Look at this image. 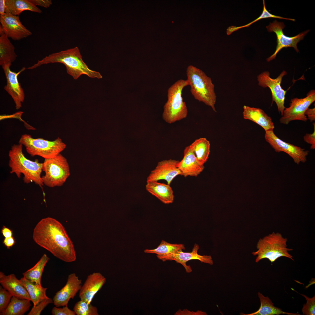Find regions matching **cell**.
I'll use <instances>...</instances> for the list:
<instances>
[{
  "instance_id": "obj_1",
  "label": "cell",
  "mask_w": 315,
  "mask_h": 315,
  "mask_svg": "<svg viewBox=\"0 0 315 315\" xmlns=\"http://www.w3.org/2000/svg\"><path fill=\"white\" fill-rule=\"evenodd\" d=\"M33 238L37 244L62 260L69 262L76 260L73 243L63 225L55 219H41L34 228Z\"/></svg>"
},
{
  "instance_id": "obj_2",
  "label": "cell",
  "mask_w": 315,
  "mask_h": 315,
  "mask_svg": "<svg viewBox=\"0 0 315 315\" xmlns=\"http://www.w3.org/2000/svg\"><path fill=\"white\" fill-rule=\"evenodd\" d=\"M55 63L64 64L67 73L75 80L84 74L92 78L100 79L102 77L99 72L88 67L83 61L79 49L77 47L49 55L38 60L36 63L27 69H34L43 64Z\"/></svg>"
},
{
  "instance_id": "obj_3",
  "label": "cell",
  "mask_w": 315,
  "mask_h": 315,
  "mask_svg": "<svg viewBox=\"0 0 315 315\" xmlns=\"http://www.w3.org/2000/svg\"><path fill=\"white\" fill-rule=\"evenodd\" d=\"M23 145L19 144L12 146L8 153V165L11 174L15 173L18 178L24 175V182L27 184L34 182L42 187L43 183L41 176L43 163L36 160L32 161L27 159L23 152Z\"/></svg>"
},
{
  "instance_id": "obj_4",
  "label": "cell",
  "mask_w": 315,
  "mask_h": 315,
  "mask_svg": "<svg viewBox=\"0 0 315 315\" xmlns=\"http://www.w3.org/2000/svg\"><path fill=\"white\" fill-rule=\"evenodd\" d=\"M186 73L190 91L194 98L211 107L216 112L215 105L216 96L211 78L201 70L192 65L187 67Z\"/></svg>"
},
{
  "instance_id": "obj_5",
  "label": "cell",
  "mask_w": 315,
  "mask_h": 315,
  "mask_svg": "<svg viewBox=\"0 0 315 315\" xmlns=\"http://www.w3.org/2000/svg\"><path fill=\"white\" fill-rule=\"evenodd\" d=\"M287 239L284 238L281 233L274 232L260 239L256 245L258 250L252 253L253 256H257L256 262L267 258L272 263L281 257L294 260L293 257L288 252L293 250L287 247Z\"/></svg>"
},
{
  "instance_id": "obj_6",
  "label": "cell",
  "mask_w": 315,
  "mask_h": 315,
  "mask_svg": "<svg viewBox=\"0 0 315 315\" xmlns=\"http://www.w3.org/2000/svg\"><path fill=\"white\" fill-rule=\"evenodd\" d=\"M189 85L187 80L180 79L172 85L167 90V101L164 106L163 119L169 124L174 123L186 118L188 111L183 101L182 91Z\"/></svg>"
},
{
  "instance_id": "obj_7",
  "label": "cell",
  "mask_w": 315,
  "mask_h": 315,
  "mask_svg": "<svg viewBox=\"0 0 315 315\" xmlns=\"http://www.w3.org/2000/svg\"><path fill=\"white\" fill-rule=\"evenodd\" d=\"M19 144L25 147L27 152L31 156H38L44 159L56 156L66 146L59 137L53 141H49L41 138L34 139L27 134L22 136Z\"/></svg>"
},
{
  "instance_id": "obj_8",
  "label": "cell",
  "mask_w": 315,
  "mask_h": 315,
  "mask_svg": "<svg viewBox=\"0 0 315 315\" xmlns=\"http://www.w3.org/2000/svg\"><path fill=\"white\" fill-rule=\"evenodd\" d=\"M42 171L45 174L41 177L43 184L50 188L62 186L70 175L67 160L60 153L45 159Z\"/></svg>"
},
{
  "instance_id": "obj_9",
  "label": "cell",
  "mask_w": 315,
  "mask_h": 315,
  "mask_svg": "<svg viewBox=\"0 0 315 315\" xmlns=\"http://www.w3.org/2000/svg\"><path fill=\"white\" fill-rule=\"evenodd\" d=\"M315 100V91L311 90L303 98H295L290 100V106L285 108L283 116L279 120L281 123L288 124L294 120L306 122L307 120L305 113L309 106Z\"/></svg>"
},
{
  "instance_id": "obj_10",
  "label": "cell",
  "mask_w": 315,
  "mask_h": 315,
  "mask_svg": "<svg viewBox=\"0 0 315 315\" xmlns=\"http://www.w3.org/2000/svg\"><path fill=\"white\" fill-rule=\"evenodd\" d=\"M287 72L283 71L276 78H272L270 77L268 71H265L257 76V80L259 86L263 88H269L270 90L272 97V102L276 103L279 113L283 116V111L285 108L284 106L285 96L286 91L283 89L281 86L283 77L286 75Z\"/></svg>"
},
{
  "instance_id": "obj_11",
  "label": "cell",
  "mask_w": 315,
  "mask_h": 315,
  "mask_svg": "<svg viewBox=\"0 0 315 315\" xmlns=\"http://www.w3.org/2000/svg\"><path fill=\"white\" fill-rule=\"evenodd\" d=\"M285 27L283 22H278L276 20L270 23V24L266 27L268 32H274L276 34L277 43L275 52L267 59L268 62L275 59L278 53L284 48L292 47L297 52H298L299 51L297 47V44L304 39L305 36L310 31L308 30L294 36L289 37L285 36L283 33V30Z\"/></svg>"
},
{
  "instance_id": "obj_12",
  "label": "cell",
  "mask_w": 315,
  "mask_h": 315,
  "mask_svg": "<svg viewBox=\"0 0 315 315\" xmlns=\"http://www.w3.org/2000/svg\"><path fill=\"white\" fill-rule=\"evenodd\" d=\"M265 139L275 152H284L288 154L298 164L305 163L309 151L294 145L283 141L274 133L273 130L265 132Z\"/></svg>"
},
{
  "instance_id": "obj_13",
  "label": "cell",
  "mask_w": 315,
  "mask_h": 315,
  "mask_svg": "<svg viewBox=\"0 0 315 315\" xmlns=\"http://www.w3.org/2000/svg\"><path fill=\"white\" fill-rule=\"evenodd\" d=\"M0 22L4 33L15 41L20 40L32 34L22 24L18 16L5 13L0 15Z\"/></svg>"
},
{
  "instance_id": "obj_14",
  "label": "cell",
  "mask_w": 315,
  "mask_h": 315,
  "mask_svg": "<svg viewBox=\"0 0 315 315\" xmlns=\"http://www.w3.org/2000/svg\"><path fill=\"white\" fill-rule=\"evenodd\" d=\"M11 66L6 64L2 66L6 80V84L4 87V89L12 98L16 108L18 110L22 107V103L25 98L24 92L18 81V77L19 74L25 70V68L23 67L20 71L16 73L10 70Z\"/></svg>"
},
{
  "instance_id": "obj_15",
  "label": "cell",
  "mask_w": 315,
  "mask_h": 315,
  "mask_svg": "<svg viewBox=\"0 0 315 315\" xmlns=\"http://www.w3.org/2000/svg\"><path fill=\"white\" fill-rule=\"evenodd\" d=\"M179 161L171 159L159 162L147 177L146 182L164 180L166 181L167 184L170 185L176 176L181 175V172L177 167Z\"/></svg>"
},
{
  "instance_id": "obj_16",
  "label": "cell",
  "mask_w": 315,
  "mask_h": 315,
  "mask_svg": "<svg viewBox=\"0 0 315 315\" xmlns=\"http://www.w3.org/2000/svg\"><path fill=\"white\" fill-rule=\"evenodd\" d=\"M81 284V280L75 273L70 274L65 285L54 296L52 300L54 305L57 307L68 305L70 299H73L80 291Z\"/></svg>"
},
{
  "instance_id": "obj_17",
  "label": "cell",
  "mask_w": 315,
  "mask_h": 315,
  "mask_svg": "<svg viewBox=\"0 0 315 315\" xmlns=\"http://www.w3.org/2000/svg\"><path fill=\"white\" fill-rule=\"evenodd\" d=\"M199 249V245L195 244L191 252H183V250H180L174 253L166 256L160 260L163 262L167 260H174L177 263L182 265L185 268L187 273H190L192 272L190 266L186 264L187 262L190 260H198L202 262L213 265V261L211 256H202L198 254L197 252Z\"/></svg>"
},
{
  "instance_id": "obj_18",
  "label": "cell",
  "mask_w": 315,
  "mask_h": 315,
  "mask_svg": "<svg viewBox=\"0 0 315 315\" xmlns=\"http://www.w3.org/2000/svg\"><path fill=\"white\" fill-rule=\"evenodd\" d=\"M106 281V278L99 272H93L89 275L79 291L80 300L91 303L95 295Z\"/></svg>"
},
{
  "instance_id": "obj_19",
  "label": "cell",
  "mask_w": 315,
  "mask_h": 315,
  "mask_svg": "<svg viewBox=\"0 0 315 315\" xmlns=\"http://www.w3.org/2000/svg\"><path fill=\"white\" fill-rule=\"evenodd\" d=\"M182 159L179 161L177 167L185 177L190 176L197 177L203 170L204 165L198 162L194 152L190 146L186 147L183 152Z\"/></svg>"
},
{
  "instance_id": "obj_20",
  "label": "cell",
  "mask_w": 315,
  "mask_h": 315,
  "mask_svg": "<svg viewBox=\"0 0 315 315\" xmlns=\"http://www.w3.org/2000/svg\"><path fill=\"white\" fill-rule=\"evenodd\" d=\"M0 283L3 287L10 292L13 296L31 301L27 289L20 279H18L14 274L6 275L3 272H0Z\"/></svg>"
},
{
  "instance_id": "obj_21",
  "label": "cell",
  "mask_w": 315,
  "mask_h": 315,
  "mask_svg": "<svg viewBox=\"0 0 315 315\" xmlns=\"http://www.w3.org/2000/svg\"><path fill=\"white\" fill-rule=\"evenodd\" d=\"M243 113L244 119L252 121L262 127L265 132L273 130L274 126L271 118L262 109L246 105Z\"/></svg>"
},
{
  "instance_id": "obj_22",
  "label": "cell",
  "mask_w": 315,
  "mask_h": 315,
  "mask_svg": "<svg viewBox=\"0 0 315 315\" xmlns=\"http://www.w3.org/2000/svg\"><path fill=\"white\" fill-rule=\"evenodd\" d=\"M145 188L148 192L164 204H168L173 202L174 196L170 185L153 181L147 183Z\"/></svg>"
},
{
  "instance_id": "obj_23",
  "label": "cell",
  "mask_w": 315,
  "mask_h": 315,
  "mask_svg": "<svg viewBox=\"0 0 315 315\" xmlns=\"http://www.w3.org/2000/svg\"><path fill=\"white\" fill-rule=\"evenodd\" d=\"M25 10L41 13L42 12L29 0H6L5 13L19 15Z\"/></svg>"
},
{
  "instance_id": "obj_24",
  "label": "cell",
  "mask_w": 315,
  "mask_h": 315,
  "mask_svg": "<svg viewBox=\"0 0 315 315\" xmlns=\"http://www.w3.org/2000/svg\"><path fill=\"white\" fill-rule=\"evenodd\" d=\"M15 48L9 38L5 34L0 36V65H11L16 60L17 55L15 51Z\"/></svg>"
},
{
  "instance_id": "obj_25",
  "label": "cell",
  "mask_w": 315,
  "mask_h": 315,
  "mask_svg": "<svg viewBox=\"0 0 315 315\" xmlns=\"http://www.w3.org/2000/svg\"><path fill=\"white\" fill-rule=\"evenodd\" d=\"M258 296L260 302V306L257 311L245 315H279L280 314H286L288 315H300L298 313H293L285 312L281 309L275 307L271 300L268 296L265 297L262 293L258 292Z\"/></svg>"
},
{
  "instance_id": "obj_26",
  "label": "cell",
  "mask_w": 315,
  "mask_h": 315,
  "mask_svg": "<svg viewBox=\"0 0 315 315\" xmlns=\"http://www.w3.org/2000/svg\"><path fill=\"white\" fill-rule=\"evenodd\" d=\"M21 282L27 289L35 306L43 300L48 298L46 295L47 288L32 282L22 277L20 279Z\"/></svg>"
},
{
  "instance_id": "obj_27",
  "label": "cell",
  "mask_w": 315,
  "mask_h": 315,
  "mask_svg": "<svg viewBox=\"0 0 315 315\" xmlns=\"http://www.w3.org/2000/svg\"><path fill=\"white\" fill-rule=\"evenodd\" d=\"M210 144L205 138H200L195 140L190 145L198 162L204 165L207 161L209 154Z\"/></svg>"
},
{
  "instance_id": "obj_28",
  "label": "cell",
  "mask_w": 315,
  "mask_h": 315,
  "mask_svg": "<svg viewBox=\"0 0 315 315\" xmlns=\"http://www.w3.org/2000/svg\"><path fill=\"white\" fill-rule=\"evenodd\" d=\"M30 300L13 296L6 309L1 315H23L29 309Z\"/></svg>"
},
{
  "instance_id": "obj_29",
  "label": "cell",
  "mask_w": 315,
  "mask_h": 315,
  "mask_svg": "<svg viewBox=\"0 0 315 315\" xmlns=\"http://www.w3.org/2000/svg\"><path fill=\"white\" fill-rule=\"evenodd\" d=\"M49 260L47 255L44 254L33 267L22 273L23 277L41 285V278L43 270Z\"/></svg>"
},
{
  "instance_id": "obj_30",
  "label": "cell",
  "mask_w": 315,
  "mask_h": 315,
  "mask_svg": "<svg viewBox=\"0 0 315 315\" xmlns=\"http://www.w3.org/2000/svg\"><path fill=\"white\" fill-rule=\"evenodd\" d=\"M185 246L182 244H173L162 240L158 247L154 249H146L144 252L146 253L156 254L157 258L161 260L169 254L174 253L180 250H185Z\"/></svg>"
},
{
  "instance_id": "obj_31",
  "label": "cell",
  "mask_w": 315,
  "mask_h": 315,
  "mask_svg": "<svg viewBox=\"0 0 315 315\" xmlns=\"http://www.w3.org/2000/svg\"><path fill=\"white\" fill-rule=\"evenodd\" d=\"M263 10L261 14L259 17L254 20L245 25L239 27H235V26H231L229 27L227 29L226 33L228 35H230L233 32L240 28L245 27H248L252 24L262 19L268 18H274L290 20L293 21H295V19L284 18L280 16H277L271 14L266 9L265 6V1L264 0H263Z\"/></svg>"
},
{
  "instance_id": "obj_32",
  "label": "cell",
  "mask_w": 315,
  "mask_h": 315,
  "mask_svg": "<svg viewBox=\"0 0 315 315\" xmlns=\"http://www.w3.org/2000/svg\"><path fill=\"white\" fill-rule=\"evenodd\" d=\"M73 310L77 315H98L96 307L80 300L75 304Z\"/></svg>"
},
{
  "instance_id": "obj_33",
  "label": "cell",
  "mask_w": 315,
  "mask_h": 315,
  "mask_svg": "<svg viewBox=\"0 0 315 315\" xmlns=\"http://www.w3.org/2000/svg\"><path fill=\"white\" fill-rule=\"evenodd\" d=\"M12 297L10 292L0 286V314L7 308Z\"/></svg>"
},
{
  "instance_id": "obj_34",
  "label": "cell",
  "mask_w": 315,
  "mask_h": 315,
  "mask_svg": "<svg viewBox=\"0 0 315 315\" xmlns=\"http://www.w3.org/2000/svg\"><path fill=\"white\" fill-rule=\"evenodd\" d=\"M305 298L307 302L303 305L302 312L303 315H314L315 314V295L310 298L305 295L301 294Z\"/></svg>"
},
{
  "instance_id": "obj_35",
  "label": "cell",
  "mask_w": 315,
  "mask_h": 315,
  "mask_svg": "<svg viewBox=\"0 0 315 315\" xmlns=\"http://www.w3.org/2000/svg\"><path fill=\"white\" fill-rule=\"evenodd\" d=\"M53 303L52 299L49 297L41 301L33 306L27 315H39L41 312L49 304Z\"/></svg>"
},
{
  "instance_id": "obj_36",
  "label": "cell",
  "mask_w": 315,
  "mask_h": 315,
  "mask_svg": "<svg viewBox=\"0 0 315 315\" xmlns=\"http://www.w3.org/2000/svg\"><path fill=\"white\" fill-rule=\"evenodd\" d=\"M53 315H75V313L69 309L68 305L63 307L62 308H59L55 307L53 308L51 311Z\"/></svg>"
},
{
  "instance_id": "obj_37",
  "label": "cell",
  "mask_w": 315,
  "mask_h": 315,
  "mask_svg": "<svg viewBox=\"0 0 315 315\" xmlns=\"http://www.w3.org/2000/svg\"><path fill=\"white\" fill-rule=\"evenodd\" d=\"M314 130L312 134H306L304 136V141L307 143L311 145L310 149H314L315 148V123L313 124Z\"/></svg>"
},
{
  "instance_id": "obj_38",
  "label": "cell",
  "mask_w": 315,
  "mask_h": 315,
  "mask_svg": "<svg viewBox=\"0 0 315 315\" xmlns=\"http://www.w3.org/2000/svg\"><path fill=\"white\" fill-rule=\"evenodd\" d=\"M175 315H207L206 312L198 310L196 312L190 311L187 309L182 310L179 309L174 314Z\"/></svg>"
},
{
  "instance_id": "obj_39",
  "label": "cell",
  "mask_w": 315,
  "mask_h": 315,
  "mask_svg": "<svg viewBox=\"0 0 315 315\" xmlns=\"http://www.w3.org/2000/svg\"><path fill=\"white\" fill-rule=\"evenodd\" d=\"M35 6H38L45 8L49 7L52 4L51 0H29Z\"/></svg>"
},
{
  "instance_id": "obj_40",
  "label": "cell",
  "mask_w": 315,
  "mask_h": 315,
  "mask_svg": "<svg viewBox=\"0 0 315 315\" xmlns=\"http://www.w3.org/2000/svg\"><path fill=\"white\" fill-rule=\"evenodd\" d=\"M3 244L8 248L10 249L15 244V240L13 237L5 238L3 241Z\"/></svg>"
},
{
  "instance_id": "obj_41",
  "label": "cell",
  "mask_w": 315,
  "mask_h": 315,
  "mask_svg": "<svg viewBox=\"0 0 315 315\" xmlns=\"http://www.w3.org/2000/svg\"><path fill=\"white\" fill-rule=\"evenodd\" d=\"M305 115L307 116L308 119L310 122H312L315 120V108H308L305 113Z\"/></svg>"
},
{
  "instance_id": "obj_42",
  "label": "cell",
  "mask_w": 315,
  "mask_h": 315,
  "mask_svg": "<svg viewBox=\"0 0 315 315\" xmlns=\"http://www.w3.org/2000/svg\"><path fill=\"white\" fill-rule=\"evenodd\" d=\"M1 232L5 238H8L13 236L12 231L4 226L2 227Z\"/></svg>"
},
{
  "instance_id": "obj_43",
  "label": "cell",
  "mask_w": 315,
  "mask_h": 315,
  "mask_svg": "<svg viewBox=\"0 0 315 315\" xmlns=\"http://www.w3.org/2000/svg\"><path fill=\"white\" fill-rule=\"evenodd\" d=\"M6 0H0V15L5 13Z\"/></svg>"
}]
</instances>
